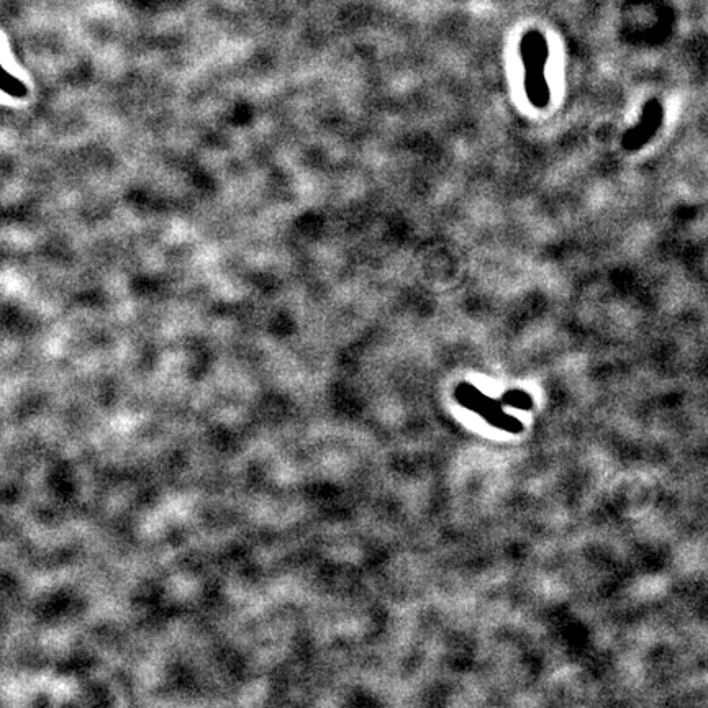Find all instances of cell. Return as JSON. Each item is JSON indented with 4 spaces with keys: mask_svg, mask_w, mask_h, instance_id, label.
Returning <instances> with one entry per match:
<instances>
[{
    "mask_svg": "<svg viewBox=\"0 0 708 708\" xmlns=\"http://www.w3.org/2000/svg\"><path fill=\"white\" fill-rule=\"evenodd\" d=\"M523 69H525V92L535 109H546L550 105L551 92L546 81V61L550 56L548 43L540 32H528L520 43Z\"/></svg>",
    "mask_w": 708,
    "mask_h": 708,
    "instance_id": "6da1fadb",
    "label": "cell"
},
{
    "mask_svg": "<svg viewBox=\"0 0 708 708\" xmlns=\"http://www.w3.org/2000/svg\"><path fill=\"white\" fill-rule=\"evenodd\" d=\"M664 109L663 104L658 99H649L643 110H641L640 120L635 127L628 128L622 138L623 150L638 151L645 148L654 135L659 132L663 125Z\"/></svg>",
    "mask_w": 708,
    "mask_h": 708,
    "instance_id": "7a4b0ae2",
    "label": "cell"
}]
</instances>
